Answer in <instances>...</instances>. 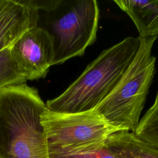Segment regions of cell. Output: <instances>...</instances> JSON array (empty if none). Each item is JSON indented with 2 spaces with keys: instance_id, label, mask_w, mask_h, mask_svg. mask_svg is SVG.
Returning a JSON list of instances; mask_svg holds the SVG:
<instances>
[{
  "instance_id": "7",
  "label": "cell",
  "mask_w": 158,
  "mask_h": 158,
  "mask_svg": "<svg viewBox=\"0 0 158 158\" xmlns=\"http://www.w3.org/2000/svg\"><path fill=\"white\" fill-rule=\"evenodd\" d=\"M38 10L19 0H0V51L10 47L29 28L38 26Z\"/></svg>"
},
{
  "instance_id": "16",
  "label": "cell",
  "mask_w": 158,
  "mask_h": 158,
  "mask_svg": "<svg viewBox=\"0 0 158 158\" xmlns=\"http://www.w3.org/2000/svg\"><path fill=\"white\" fill-rule=\"evenodd\" d=\"M0 156H1V155H0Z\"/></svg>"
},
{
  "instance_id": "3",
  "label": "cell",
  "mask_w": 158,
  "mask_h": 158,
  "mask_svg": "<svg viewBox=\"0 0 158 158\" xmlns=\"http://www.w3.org/2000/svg\"><path fill=\"white\" fill-rule=\"evenodd\" d=\"M140 38L131 64L112 92L94 109L112 126L133 133L139 124L153 81L156 60L152 50L157 36Z\"/></svg>"
},
{
  "instance_id": "13",
  "label": "cell",
  "mask_w": 158,
  "mask_h": 158,
  "mask_svg": "<svg viewBox=\"0 0 158 158\" xmlns=\"http://www.w3.org/2000/svg\"><path fill=\"white\" fill-rule=\"evenodd\" d=\"M19 1L25 5L36 9L38 11L39 10H43L47 12H50L59 6L61 0H19Z\"/></svg>"
},
{
  "instance_id": "1",
  "label": "cell",
  "mask_w": 158,
  "mask_h": 158,
  "mask_svg": "<svg viewBox=\"0 0 158 158\" xmlns=\"http://www.w3.org/2000/svg\"><path fill=\"white\" fill-rule=\"evenodd\" d=\"M38 90L26 83L0 89V150L7 158H50Z\"/></svg>"
},
{
  "instance_id": "10",
  "label": "cell",
  "mask_w": 158,
  "mask_h": 158,
  "mask_svg": "<svg viewBox=\"0 0 158 158\" xmlns=\"http://www.w3.org/2000/svg\"><path fill=\"white\" fill-rule=\"evenodd\" d=\"M27 78L14 60L10 47L0 51V89L26 83Z\"/></svg>"
},
{
  "instance_id": "15",
  "label": "cell",
  "mask_w": 158,
  "mask_h": 158,
  "mask_svg": "<svg viewBox=\"0 0 158 158\" xmlns=\"http://www.w3.org/2000/svg\"><path fill=\"white\" fill-rule=\"evenodd\" d=\"M0 158H7V157H2V156H0Z\"/></svg>"
},
{
  "instance_id": "5",
  "label": "cell",
  "mask_w": 158,
  "mask_h": 158,
  "mask_svg": "<svg viewBox=\"0 0 158 158\" xmlns=\"http://www.w3.org/2000/svg\"><path fill=\"white\" fill-rule=\"evenodd\" d=\"M44 28L54 48L52 65L84 54L96 40L99 9L95 0L63 1L52 11Z\"/></svg>"
},
{
  "instance_id": "8",
  "label": "cell",
  "mask_w": 158,
  "mask_h": 158,
  "mask_svg": "<svg viewBox=\"0 0 158 158\" xmlns=\"http://www.w3.org/2000/svg\"><path fill=\"white\" fill-rule=\"evenodd\" d=\"M131 18L140 37L158 36V0H115Z\"/></svg>"
},
{
  "instance_id": "6",
  "label": "cell",
  "mask_w": 158,
  "mask_h": 158,
  "mask_svg": "<svg viewBox=\"0 0 158 158\" xmlns=\"http://www.w3.org/2000/svg\"><path fill=\"white\" fill-rule=\"evenodd\" d=\"M12 55L28 80L47 75L54 59L52 38L43 28L36 26L26 31L11 46Z\"/></svg>"
},
{
  "instance_id": "2",
  "label": "cell",
  "mask_w": 158,
  "mask_h": 158,
  "mask_svg": "<svg viewBox=\"0 0 158 158\" xmlns=\"http://www.w3.org/2000/svg\"><path fill=\"white\" fill-rule=\"evenodd\" d=\"M140 43L139 36H128L102 51L61 94L46 102V109L62 113L94 109L116 86L133 60Z\"/></svg>"
},
{
  "instance_id": "12",
  "label": "cell",
  "mask_w": 158,
  "mask_h": 158,
  "mask_svg": "<svg viewBox=\"0 0 158 158\" xmlns=\"http://www.w3.org/2000/svg\"><path fill=\"white\" fill-rule=\"evenodd\" d=\"M59 156H65L70 158H117L106 148L105 144L102 146Z\"/></svg>"
},
{
  "instance_id": "4",
  "label": "cell",
  "mask_w": 158,
  "mask_h": 158,
  "mask_svg": "<svg viewBox=\"0 0 158 158\" xmlns=\"http://www.w3.org/2000/svg\"><path fill=\"white\" fill-rule=\"evenodd\" d=\"M41 123L49 157L104 146L112 134L120 131L94 109L62 113L46 109Z\"/></svg>"
},
{
  "instance_id": "9",
  "label": "cell",
  "mask_w": 158,
  "mask_h": 158,
  "mask_svg": "<svg viewBox=\"0 0 158 158\" xmlns=\"http://www.w3.org/2000/svg\"><path fill=\"white\" fill-rule=\"evenodd\" d=\"M105 146L117 158H158V149L135 133L122 130L112 134Z\"/></svg>"
},
{
  "instance_id": "11",
  "label": "cell",
  "mask_w": 158,
  "mask_h": 158,
  "mask_svg": "<svg viewBox=\"0 0 158 158\" xmlns=\"http://www.w3.org/2000/svg\"><path fill=\"white\" fill-rule=\"evenodd\" d=\"M135 134L158 149V91L154 103L140 119Z\"/></svg>"
},
{
  "instance_id": "14",
  "label": "cell",
  "mask_w": 158,
  "mask_h": 158,
  "mask_svg": "<svg viewBox=\"0 0 158 158\" xmlns=\"http://www.w3.org/2000/svg\"><path fill=\"white\" fill-rule=\"evenodd\" d=\"M50 158H70L69 157H65V156H51Z\"/></svg>"
}]
</instances>
